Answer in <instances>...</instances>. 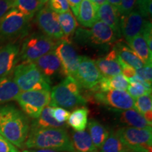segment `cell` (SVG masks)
Segmentation results:
<instances>
[{
    "label": "cell",
    "mask_w": 152,
    "mask_h": 152,
    "mask_svg": "<svg viewBox=\"0 0 152 152\" xmlns=\"http://www.w3.org/2000/svg\"><path fill=\"white\" fill-rule=\"evenodd\" d=\"M30 20L17 9H11L0 20V40H11L26 35Z\"/></svg>",
    "instance_id": "52a82bcc"
},
{
    "label": "cell",
    "mask_w": 152,
    "mask_h": 152,
    "mask_svg": "<svg viewBox=\"0 0 152 152\" xmlns=\"http://www.w3.org/2000/svg\"><path fill=\"white\" fill-rule=\"evenodd\" d=\"M99 149L100 152H123L128 149L121 142L116 132L111 131Z\"/></svg>",
    "instance_id": "4dcf8cb0"
},
{
    "label": "cell",
    "mask_w": 152,
    "mask_h": 152,
    "mask_svg": "<svg viewBox=\"0 0 152 152\" xmlns=\"http://www.w3.org/2000/svg\"><path fill=\"white\" fill-rule=\"evenodd\" d=\"M80 88L73 77L68 76L52 88L49 106L72 109L80 105H85L86 100L81 95Z\"/></svg>",
    "instance_id": "277c9868"
},
{
    "label": "cell",
    "mask_w": 152,
    "mask_h": 152,
    "mask_svg": "<svg viewBox=\"0 0 152 152\" xmlns=\"http://www.w3.org/2000/svg\"><path fill=\"white\" fill-rule=\"evenodd\" d=\"M89 134L95 149H99L109 136V132L98 121L91 120L87 123Z\"/></svg>",
    "instance_id": "484cf974"
},
{
    "label": "cell",
    "mask_w": 152,
    "mask_h": 152,
    "mask_svg": "<svg viewBox=\"0 0 152 152\" xmlns=\"http://www.w3.org/2000/svg\"><path fill=\"white\" fill-rule=\"evenodd\" d=\"M109 1L110 4L116 8L118 10L119 13L121 8V0H107V2Z\"/></svg>",
    "instance_id": "7bdbcfd3"
},
{
    "label": "cell",
    "mask_w": 152,
    "mask_h": 152,
    "mask_svg": "<svg viewBox=\"0 0 152 152\" xmlns=\"http://www.w3.org/2000/svg\"><path fill=\"white\" fill-rule=\"evenodd\" d=\"M90 152H100V151H99L98 149H95V150H93V151H90Z\"/></svg>",
    "instance_id": "7dc6e473"
},
{
    "label": "cell",
    "mask_w": 152,
    "mask_h": 152,
    "mask_svg": "<svg viewBox=\"0 0 152 152\" xmlns=\"http://www.w3.org/2000/svg\"><path fill=\"white\" fill-rule=\"evenodd\" d=\"M69 111L61 107H54L52 111V115L58 123H66L70 116Z\"/></svg>",
    "instance_id": "e575fe53"
},
{
    "label": "cell",
    "mask_w": 152,
    "mask_h": 152,
    "mask_svg": "<svg viewBox=\"0 0 152 152\" xmlns=\"http://www.w3.org/2000/svg\"><path fill=\"white\" fill-rule=\"evenodd\" d=\"M56 42L42 33H33L23 43L19 59L23 62H35L44 55L54 51Z\"/></svg>",
    "instance_id": "5b68a950"
},
{
    "label": "cell",
    "mask_w": 152,
    "mask_h": 152,
    "mask_svg": "<svg viewBox=\"0 0 152 152\" xmlns=\"http://www.w3.org/2000/svg\"><path fill=\"white\" fill-rule=\"evenodd\" d=\"M123 152H135V151H132V150H130V149H127Z\"/></svg>",
    "instance_id": "bcb514c9"
},
{
    "label": "cell",
    "mask_w": 152,
    "mask_h": 152,
    "mask_svg": "<svg viewBox=\"0 0 152 152\" xmlns=\"http://www.w3.org/2000/svg\"><path fill=\"white\" fill-rule=\"evenodd\" d=\"M136 74L140 76L142 80L151 85L152 81V66L151 64L144 65L143 67L136 69Z\"/></svg>",
    "instance_id": "d590c367"
},
{
    "label": "cell",
    "mask_w": 152,
    "mask_h": 152,
    "mask_svg": "<svg viewBox=\"0 0 152 152\" xmlns=\"http://www.w3.org/2000/svg\"><path fill=\"white\" fill-rule=\"evenodd\" d=\"M14 81L20 92L51 90L50 79L45 77L34 62H23L14 69Z\"/></svg>",
    "instance_id": "3957f363"
},
{
    "label": "cell",
    "mask_w": 152,
    "mask_h": 152,
    "mask_svg": "<svg viewBox=\"0 0 152 152\" xmlns=\"http://www.w3.org/2000/svg\"><path fill=\"white\" fill-rule=\"evenodd\" d=\"M45 4L44 0H14V8L31 19Z\"/></svg>",
    "instance_id": "4316f807"
},
{
    "label": "cell",
    "mask_w": 152,
    "mask_h": 152,
    "mask_svg": "<svg viewBox=\"0 0 152 152\" xmlns=\"http://www.w3.org/2000/svg\"><path fill=\"white\" fill-rule=\"evenodd\" d=\"M128 94L134 99L140 97L142 95L151 94V90H149V89L144 87V85L137 83H130L128 87Z\"/></svg>",
    "instance_id": "d6a6232c"
},
{
    "label": "cell",
    "mask_w": 152,
    "mask_h": 152,
    "mask_svg": "<svg viewBox=\"0 0 152 152\" xmlns=\"http://www.w3.org/2000/svg\"><path fill=\"white\" fill-rule=\"evenodd\" d=\"M141 35L145 39L148 45V47H149V52L152 54V30L151 22L146 20Z\"/></svg>",
    "instance_id": "8d00e7d4"
},
{
    "label": "cell",
    "mask_w": 152,
    "mask_h": 152,
    "mask_svg": "<svg viewBox=\"0 0 152 152\" xmlns=\"http://www.w3.org/2000/svg\"><path fill=\"white\" fill-rule=\"evenodd\" d=\"M71 140L75 152H90L96 149L87 131H75Z\"/></svg>",
    "instance_id": "d4e9b609"
},
{
    "label": "cell",
    "mask_w": 152,
    "mask_h": 152,
    "mask_svg": "<svg viewBox=\"0 0 152 152\" xmlns=\"http://www.w3.org/2000/svg\"><path fill=\"white\" fill-rule=\"evenodd\" d=\"M137 0H121V8L120 11L121 16H126L134 10Z\"/></svg>",
    "instance_id": "74e56055"
},
{
    "label": "cell",
    "mask_w": 152,
    "mask_h": 152,
    "mask_svg": "<svg viewBox=\"0 0 152 152\" xmlns=\"http://www.w3.org/2000/svg\"><path fill=\"white\" fill-rule=\"evenodd\" d=\"M129 85L128 80L122 74H119L111 77H103L94 89L99 90V92H106L111 90L126 91Z\"/></svg>",
    "instance_id": "7402d4cb"
},
{
    "label": "cell",
    "mask_w": 152,
    "mask_h": 152,
    "mask_svg": "<svg viewBox=\"0 0 152 152\" xmlns=\"http://www.w3.org/2000/svg\"><path fill=\"white\" fill-rule=\"evenodd\" d=\"M34 63L41 73L49 79L61 73V64L54 51L41 56Z\"/></svg>",
    "instance_id": "e0dca14e"
},
{
    "label": "cell",
    "mask_w": 152,
    "mask_h": 152,
    "mask_svg": "<svg viewBox=\"0 0 152 152\" xmlns=\"http://www.w3.org/2000/svg\"><path fill=\"white\" fill-rule=\"evenodd\" d=\"M31 152H58L56 151H54V150L52 149H33L30 150Z\"/></svg>",
    "instance_id": "f6af8a7d"
},
{
    "label": "cell",
    "mask_w": 152,
    "mask_h": 152,
    "mask_svg": "<svg viewBox=\"0 0 152 152\" xmlns=\"http://www.w3.org/2000/svg\"><path fill=\"white\" fill-rule=\"evenodd\" d=\"M48 7L56 14H62L70 11L67 0H48Z\"/></svg>",
    "instance_id": "836d02e7"
},
{
    "label": "cell",
    "mask_w": 152,
    "mask_h": 152,
    "mask_svg": "<svg viewBox=\"0 0 152 152\" xmlns=\"http://www.w3.org/2000/svg\"><path fill=\"white\" fill-rule=\"evenodd\" d=\"M25 145L29 149H47L56 151L75 152L65 128L32 126Z\"/></svg>",
    "instance_id": "7a4b0ae2"
},
{
    "label": "cell",
    "mask_w": 152,
    "mask_h": 152,
    "mask_svg": "<svg viewBox=\"0 0 152 152\" xmlns=\"http://www.w3.org/2000/svg\"><path fill=\"white\" fill-rule=\"evenodd\" d=\"M20 90L14 80L6 77L0 78V105L16 99Z\"/></svg>",
    "instance_id": "603a6c76"
},
{
    "label": "cell",
    "mask_w": 152,
    "mask_h": 152,
    "mask_svg": "<svg viewBox=\"0 0 152 152\" xmlns=\"http://www.w3.org/2000/svg\"><path fill=\"white\" fill-rule=\"evenodd\" d=\"M14 8V0H0V20Z\"/></svg>",
    "instance_id": "ab89813d"
},
{
    "label": "cell",
    "mask_w": 152,
    "mask_h": 152,
    "mask_svg": "<svg viewBox=\"0 0 152 152\" xmlns=\"http://www.w3.org/2000/svg\"><path fill=\"white\" fill-rule=\"evenodd\" d=\"M118 112H119L118 119L120 122L126 125L128 127L141 129H152L151 125L149 124L141 114L134 109Z\"/></svg>",
    "instance_id": "44dd1931"
},
{
    "label": "cell",
    "mask_w": 152,
    "mask_h": 152,
    "mask_svg": "<svg viewBox=\"0 0 152 152\" xmlns=\"http://www.w3.org/2000/svg\"><path fill=\"white\" fill-rule=\"evenodd\" d=\"M113 49L116 52L120 60L135 70L141 68L145 65L134 51L123 42H117Z\"/></svg>",
    "instance_id": "d6986e66"
},
{
    "label": "cell",
    "mask_w": 152,
    "mask_h": 152,
    "mask_svg": "<svg viewBox=\"0 0 152 152\" xmlns=\"http://www.w3.org/2000/svg\"><path fill=\"white\" fill-rule=\"evenodd\" d=\"M88 109L86 107L75 109L70 114L68 124L75 131L85 130L88 123Z\"/></svg>",
    "instance_id": "f1b7e54d"
},
{
    "label": "cell",
    "mask_w": 152,
    "mask_h": 152,
    "mask_svg": "<svg viewBox=\"0 0 152 152\" xmlns=\"http://www.w3.org/2000/svg\"><path fill=\"white\" fill-rule=\"evenodd\" d=\"M77 37L93 45H105L116 40L118 35L115 32L102 20H98L91 27L90 30H79Z\"/></svg>",
    "instance_id": "30bf717a"
},
{
    "label": "cell",
    "mask_w": 152,
    "mask_h": 152,
    "mask_svg": "<svg viewBox=\"0 0 152 152\" xmlns=\"http://www.w3.org/2000/svg\"><path fill=\"white\" fill-rule=\"evenodd\" d=\"M23 152H31V151H28V150H24V151H23Z\"/></svg>",
    "instance_id": "c3c4849f"
},
{
    "label": "cell",
    "mask_w": 152,
    "mask_h": 152,
    "mask_svg": "<svg viewBox=\"0 0 152 152\" xmlns=\"http://www.w3.org/2000/svg\"><path fill=\"white\" fill-rule=\"evenodd\" d=\"M134 109L141 114L149 124L152 125L151 94L142 95L134 99Z\"/></svg>",
    "instance_id": "f546056e"
},
{
    "label": "cell",
    "mask_w": 152,
    "mask_h": 152,
    "mask_svg": "<svg viewBox=\"0 0 152 152\" xmlns=\"http://www.w3.org/2000/svg\"><path fill=\"white\" fill-rule=\"evenodd\" d=\"M69 7H71L73 11L74 16L76 17L78 15V11H79V7L80 5V3L82 0H67Z\"/></svg>",
    "instance_id": "b9f144b4"
},
{
    "label": "cell",
    "mask_w": 152,
    "mask_h": 152,
    "mask_svg": "<svg viewBox=\"0 0 152 152\" xmlns=\"http://www.w3.org/2000/svg\"><path fill=\"white\" fill-rule=\"evenodd\" d=\"M30 125L26 115L13 105L0 106V134L15 147L25 144Z\"/></svg>",
    "instance_id": "6da1fadb"
},
{
    "label": "cell",
    "mask_w": 152,
    "mask_h": 152,
    "mask_svg": "<svg viewBox=\"0 0 152 152\" xmlns=\"http://www.w3.org/2000/svg\"><path fill=\"white\" fill-rule=\"evenodd\" d=\"M58 19L64 35L69 36L74 33L77 26V21L70 11L58 14Z\"/></svg>",
    "instance_id": "1f68e13d"
},
{
    "label": "cell",
    "mask_w": 152,
    "mask_h": 152,
    "mask_svg": "<svg viewBox=\"0 0 152 152\" xmlns=\"http://www.w3.org/2000/svg\"><path fill=\"white\" fill-rule=\"evenodd\" d=\"M98 19L110 26L118 37L121 33V16L118 10L109 3L106 2L98 7Z\"/></svg>",
    "instance_id": "ac0fdd59"
},
{
    "label": "cell",
    "mask_w": 152,
    "mask_h": 152,
    "mask_svg": "<svg viewBox=\"0 0 152 152\" xmlns=\"http://www.w3.org/2000/svg\"><path fill=\"white\" fill-rule=\"evenodd\" d=\"M99 71L104 77H111L121 74V66L116 52L114 49L104 57L95 61Z\"/></svg>",
    "instance_id": "2e32d148"
},
{
    "label": "cell",
    "mask_w": 152,
    "mask_h": 152,
    "mask_svg": "<svg viewBox=\"0 0 152 152\" xmlns=\"http://www.w3.org/2000/svg\"><path fill=\"white\" fill-rule=\"evenodd\" d=\"M54 52L61 64V73L66 77L70 76L75 79L80 56L72 43L66 38H62L56 42Z\"/></svg>",
    "instance_id": "9c48e42d"
},
{
    "label": "cell",
    "mask_w": 152,
    "mask_h": 152,
    "mask_svg": "<svg viewBox=\"0 0 152 152\" xmlns=\"http://www.w3.org/2000/svg\"><path fill=\"white\" fill-rule=\"evenodd\" d=\"M44 1H45V2L46 3V2H47V1H48V0H44Z\"/></svg>",
    "instance_id": "681fc988"
},
{
    "label": "cell",
    "mask_w": 152,
    "mask_h": 152,
    "mask_svg": "<svg viewBox=\"0 0 152 152\" xmlns=\"http://www.w3.org/2000/svg\"><path fill=\"white\" fill-rule=\"evenodd\" d=\"M94 99L98 103L116 111L134 109V99L127 91L111 90L106 92H97Z\"/></svg>",
    "instance_id": "7c38bea8"
},
{
    "label": "cell",
    "mask_w": 152,
    "mask_h": 152,
    "mask_svg": "<svg viewBox=\"0 0 152 152\" xmlns=\"http://www.w3.org/2000/svg\"><path fill=\"white\" fill-rule=\"evenodd\" d=\"M89 1L96 6H97V7H100L101 5L107 2V0H89Z\"/></svg>",
    "instance_id": "ee69618b"
},
{
    "label": "cell",
    "mask_w": 152,
    "mask_h": 152,
    "mask_svg": "<svg viewBox=\"0 0 152 152\" xmlns=\"http://www.w3.org/2000/svg\"><path fill=\"white\" fill-rule=\"evenodd\" d=\"M118 61L121 66V73H123L122 75L124 76V77H125L128 80L136 75V71L134 68L131 67V66L125 64V63H123L122 61L120 60L119 58H118Z\"/></svg>",
    "instance_id": "60d3db41"
},
{
    "label": "cell",
    "mask_w": 152,
    "mask_h": 152,
    "mask_svg": "<svg viewBox=\"0 0 152 152\" xmlns=\"http://www.w3.org/2000/svg\"><path fill=\"white\" fill-rule=\"evenodd\" d=\"M103 76L99 71L96 63L92 58L85 56H80L75 80L80 87L93 89L96 87Z\"/></svg>",
    "instance_id": "8fae6325"
},
{
    "label": "cell",
    "mask_w": 152,
    "mask_h": 152,
    "mask_svg": "<svg viewBox=\"0 0 152 152\" xmlns=\"http://www.w3.org/2000/svg\"><path fill=\"white\" fill-rule=\"evenodd\" d=\"M53 106H47L42 111L39 118L33 123V126L39 128H66L67 127L66 123H58L52 115Z\"/></svg>",
    "instance_id": "83f0119b"
},
{
    "label": "cell",
    "mask_w": 152,
    "mask_h": 152,
    "mask_svg": "<svg viewBox=\"0 0 152 152\" xmlns=\"http://www.w3.org/2000/svg\"><path fill=\"white\" fill-rule=\"evenodd\" d=\"M20 48L16 44L9 43L0 48V78L7 77L14 71L19 60Z\"/></svg>",
    "instance_id": "9a60e30c"
},
{
    "label": "cell",
    "mask_w": 152,
    "mask_h": 152,
    "mask_svg": "<svg viewBox=\"0 0 152 152\" xmlns=\"http://www.w3.org/2000/svg\"><path fill=\"white\" fill-rule=\"evenodd\" d=\"M98 7L89 0H82L77 18L83 27L91 28L99 20Z\"/></svg>",
    "instance_id": "ffe728a7"
},
{
    "label": "cell",
    "mask_w": 152,
    "mask_h": 152,
    "mask_svg": "<svg viewBox=\"0 0 152 152\" xmlns=\"http://www.w3.org/2000/svg\"><path fill=\"white\" fill-rule=\"evenodd\" d=\"M36 23L44 35L52 39L64 38V33L58 19V14L49 8L48 6L42 7L38 11Z\"/></svg>",
    "instance_id": "4fadbf2b"
},
{
    "label": "cell",
    "mask_w": 152,
    "mask_h": 152,
    "mask_svg": "<svg viewBox=\"0 0 152 152\" xmlns=\"http://www.w3.org/2000/svg\"><path fill=\"white\" fill-rule=\"evenodd\" d=\"M115 132L128 149L135 152H152V129L127 126Z\"/></svg>",
    "instance_id": "8992f818"
},
{
    "label": "cell",
    "mask_w": 152,
    "mask_h": 152,
    "mask_svg": "<svg viewBox=\"0 0 152 152\" xmlns=\"http://www.w3.org/2000/svg\"><path fill=\"white\" fill-rule=\"evenodd\" d=\"M51 92L49 90H33L20 92L16 99L26 115L37 119L42 110L50 103Z\"/></svg>",
    "instance_id": "ba28073f"
},
{
    "label": "cell",
    "mask_w": 152,
    "mask_h": 152,
    "mask_svg": "<svg viewBox=\"0 0 152 152\" xmlns=\"http://www.w3.org/2000/svg\"><path fill=\"white\" fill-rule=\"evenodd\" d=\"M128 44L145 65L151 64L152 54L149 52L147 42L143 36L142 35H137L128 41Z\"/></svg>",
    "instance_id": "cb8c5ba5"
},
{
    "label": "cell",
    "mask_w": 152,
    "mask_h": 152,
    "mask_svg": "<svg viewBox=\"0 0 152 152\" xmlns=\"http://www.w3.org/2000/svg\"><path fill=\"white\" fill-rule=\"evenodd\" d=\"M0 152H19L17 148L0 134Z\"/></svg>",
    "instance_id": "f35d334b"
},
{
    "label": "cell",
    "mask_w": 152,
    "mask_h": 152,
    "mask_svg": "<svg viewBox=\"0 0 152 152\" xmlns=\"http://www.w3.org/2000/svg\"><path fill=\"white\" fill-rule=\"evenodd\" d=\"M145 19L137 10H133L126 16H121V33L127 42L141 35Z\"/></svg>",
    "instance_id": "5bb4252c"
}]
</instances>
